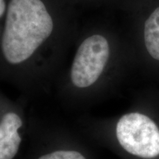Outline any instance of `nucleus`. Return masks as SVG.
<instances>
[{
    "label": "nucleus",
    "instance_id": "3",
    "mask_svg": "<svg viewBox=\"0 0 159 159\" xmlns=\"http://www.w3.org/2000/svg\"><path fill=\"white\" fill-rule=\"evenodd\" d=\"M92 145L76 128L31 115L28 136L17 159H97Z\"/></svg>",
    "mask_w": 159,
    "mask_h": 159
},
{
    "label": "nucleus",
    "instance_id": "1",
    "mask_svg": "<svg viewBox=\"0 0 159 159\" xmlns=\"http://www.w3.org/2000/svg\"><path fill=\"white\" fill-rule=\"evenodd\" d=\"M76 129L121 159H159V105L136 103L108 117L83 115Z\"/></svg>",
    "mask_w": 159,
    "mask_h": 159
},
{
    "label": "nucleus",
    "instance_id": "2",
    "mask_svg": "<svg viewBox=\"0 0 159 159\" xmlns=\"http://www.w3.org/2000/svg\"><path fill=\"white\" fill-rule=\"evenodd\" d=\"M53 21L41 0H11L2 50L7 64H24L50 36Z\"/></svg>",
    "mask_w": 159,
    "mask_h": 159
},
{
    "label": "nucleus",
    "instance_id": "4",
    "mask_svg": "<svg viewBox=\"0 0 159 159\" xmlns=\"http://www.w3.org/2000/svg\"><path fill=\"white\" fill-rule=\"evenodd\" d=\"M110 59L106 39L94 35L85 40L77 49L69 71L71 88L80 97L86 95L104 76Z\"/></svg>",
    "mask_w": 159,
    "mask_h": 159
},
{
    "label": "nucleus",
    "instance_id": "7",
    "mask_svg": "<svg viewBox=\"0 0 159 159\" xmlns=\"http://www.w3.org/2000/svg\"><path fill=\"white\" fill-rule=\"evenodd\" d=\"M5 10V3L4 0H0V17L2 16Z\"/></svg>",
    "mask_w": 159,
    "mask_h": 159
},
{
    "label": "nucleus",
    "instance_id": "6",
    "mask_svg": "<svg viewBox=\"0 0 159 159\" xmlns=\"http://www.w3.org/2000/svg\"><path fill=\"white\" fill-rule=\"evenodd\" d=\"M144 42L150 57L159 62V7L145 22Z\"/></svg>",
    "mask_w": 159,
    "mask_h": 159
},
{
    "label": "nucleus",
    "instance_id": "5",
    "mask_svg": "<svg viewBox=\"0 0 159 159\" xmlns=\"http://www.w3.org/2000/svg\"><path fill=\"white\" fill-rule=\"evenodd\" d=\"M31 114L21 101L0 94V159H17L28 136Z\"/></svg>",
    "mask_w": 159,
    "mask_h": 159
}]
</instances>
